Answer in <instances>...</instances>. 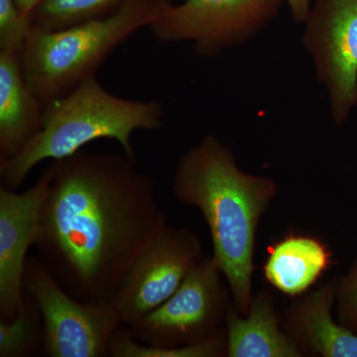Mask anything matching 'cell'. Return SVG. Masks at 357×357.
I'll use <instances>...</instances> for the list:
<instances>
[{
	"label": "cell",
	"instance_id": "obj_5",
	"mask_svg": "<svg viewBox=\"0 0 357 357\" xmlns=\"http://www.w3.org/2000/svg\"><path fill=\"white\" fill-rule=\"evenodd\" d=\"M170 0H128L116 13L62 29L33 27L20 58L29 89L43 105L89 77L135 33L149 28Z\"/></svg>",
	"mask_w": 357,
	"mask_h": 357
},
{
	"label": "cell",
	"instance_id": "obj_18",
	"mask_svg": "<svg viewBox=\"0 0 357 357\" xmlns=\"http://www.w3.org/2000/svg\"><path fill=\"white\" fill-rule=\"evenodd\" d=\"M340 323L357 333V261L335 288Z\"/></svg>",
	"mask_w": 357,
	"mask_h": 357
},
{
	"label": "cell",
	"instance_id": "obj_13",
	"mask_svg": "<svg viewBox=\"0 0 357 357\" xmlns=\"http://www.w3.org/2000/svg\"><path fill=\"white\" fill-rule=\"evenodd\" d=\"M335 288L337 284H328L293 307L292 337L321 356L357 357V333L333 319Z\"/></svg>",
	"mask_w": 357,
	"mask_h": 357
},
{
	"label": "cell",
	"instance_id": "obj_15",
	"mask_svg": "<svg viewBox=\"0 0 357 357\" xmlns=\"http://www.w3.org/2000/svg\"><path fill=\"white\" fill-rule=\"evenodd\" d=\"M128 0H42L30 21L36 29H62L116 13Z\"/></svg>",
	"mask_w": 357,
	"mask_h": 357
},
{
	"label": "cell",
	"instance_id": "obj_4",
	"mask_svg": "<svg viewBox=\"0 0 357 357\" xmlns=\"http://www.w3.org/2000/svg\"><path fill=\"white\" fill-rule=\"evenodd\" d=\"M217 262L203 258L161 306L112 337L110 357H218L227 356L222 328L229 289Z\"/></svg>",
	"mask_w": 357,
	"mask_h": 357
},
{
	"label": "cell",
	"instance_id": "obj_3",
	"mask_svg": "<svg viewBox=\"0 0 357 357\" xmlns=\"http://www.w3.org/2000/svg\"><path fill=\"white\" fill-rule=\"evenodd\" d=\"M163 103L115 96L89 77L76 88L44 105L41 128L15 156L0 160L4 187L17 189L41 162L70 156L93 141H116L123 154L135 160L134 132L158 130Z\"/></svg>",
	"mask_w": 357,
	"mask_h": 357
},
{
	"label": "cell",
	"instance_id": "obj_17",
	"mask_svg": "<svg viewBox=\"0 0 357 357\" xmlns=\"http://www.w3.org/2000/svg\"><path fill=\"white\" fill-rule=\"evenodd\" d=\"M32 28L16 0H0V51L21 54Z\"/></svg>",
	"mask_w": 357,
	"mask_h": 357
},
{
	"label": "cell",
	"instance_id": "obj_8",
	"mask_svg": "<svg viewBox=\"0 0 357 357\" xmlns=\"http://www.w3.org/2000/svg\"><path fill=\"white\" fill-rule=\"evenodd\" d=\"M202 259L199 237L164 220L134 260L112 301L122 326L133 325L161 306Z\"/></svg>",
	"mask_w": 357,
	"mask_h": 357
},
{
	"label": "cell",
	"instance_id": "obj_2",
	"mask_svg": "<svg viewBox=\"0 0 357 357\" xmlns=\"http://www.w3.org/2000/svg\"><path fill=\"white\" fill-rule=\"evenodd\" d=\"M173 192L203 215L211 256L227 282L234 307L245 316L253 300L256 231L276 197V183L244 172L229 148L208 135L178 159Z\"/></svg>",
	"mask_w": 357,
	"mask_h": 357
},
{
	"label": "cell",
	"instance_id": "obj_20",
	"mask_svg": "<svg viewBox=\"0 0 357 357\" xmlns=\"http://www.w3.org/2000/svg\"><path fill=\"white\" fill-rule=\"evenodd\" d=\"M41 1L42 0H16V3L20 7L23 15L30 18L33 11L39 6Z\"/></svg>",
	"mask_w": 357,
	"mask_h": 357
},
{
	"label": "cell",
	"instance_id": "obj_12",
	"mask_svg": "<svg viewBox=\"0 0 357 357\" xmlns=\"http://www.w3.org/2000/svg\"><path fill=\"white\" fill-rule=\"evenodd\" d=\"M225 335L229 357L302 356L295 338L282 332L278 314L267 296L255 298L244 318L230 305Z\"/></svg>",
	"mask_w": 357,
	"mask_h": 357
},
{
	"label": "cell",
	"instance_id": "obj_16",
	"mask_svg": "<svg viewBox=\"0 0 357 357\" xmlns=\"http://www.w3.org/2000/svg\"><path fill=\"white\" fill-rule=\"evenodd\" d=\"M43 321L31 296L25 292L17 314L0 321V357H30L42 354Z\"/></svg>",
	"mask_w": 357,
	"mask_h": 357
},
{
	"label": "cell",
	"instance_id": "obj_6",
	"mask_svg": "<svg viewBox=\"0 0 357 357\" xmlns=\"http://www.w3.org/2000/svg\"><path fill=\"white\" fill-rule=\"evenodd\" d=\"M24 290L43 321V349L49 357H107L122 326L109 303H86L70 295L38 257L28 259Z\"/></svg>",
	"mask_w": 357,
	"mask_h": 357
},
{
	"label": "cell",
	"instance_id": "obj_7",
	"mask_svg": "<svg viewBox=\"0 0 357 357\" xmlns=\"http://www.w3.org/2000/svg\"><path fill=\"white\" fill-rule=\"evenodd\" d=\"M281 0H185L168 4L149 26L152 36L161 43L191 42L203 57L252 39L272 20Z\"/></svg>",
	"mask_w": 357,
	"mask_h": 357
},
{
	"label": "cell",
	"instance_id": "obj_10",
	"mask_svg": "<svg viewBox=\"0 0 357 357\" xmlns=\"http://www.w3.org/2000/svg\"><path fill=\"white\" fill-rule=\"evenodd\" d=\"M51 175L48 167L24 192L0 187V321H11L24 300L28 251L38 236Z\"/></svg>",
	"mask_w": 357,
	"mask_h": 357
},
{
	"label": "cell",
	"instance_id": "obj_19",
	"mask_svg": "<svg viewBox=\"0 0 357 357\" xmlns=\"http://www.w3.org/2000/svg\"><path fill=\"white\" fill-rule=\"evenodd\" d=\"M290 7L294 20L305 22L311 9V0H285Z\"/></svg>",
	"mask_w": 357,
	"mask_h": 357
},
{
	"label": "cell",
	"instance_id": "obj_11",
	"mask_svg": "<svg viewBox=\"0 0 357 357\" xmlns=\"http://www.w3.org/2000/svg\"><path fill=\"white\" fill-rule=\"evenodd\" d=\"M43 107L26 83L20 54L0 51V160L20 153L38 132Z\"/></svg>",
	"mask_w": 357,
	"mask_h": 357
},
{
	"label": "cell",
	"instance_id": "obj_9",
	"mask_svg": "<svg viewBox=\"0 0 357 357\" xmlns=\"http://www.w3.org/2000/svg\"><path fill=\"white\" fill-rule=\"evenodd\" d=\"M303 43L340 126L357 105V0H316Z\"/></svg>",
	"mask_w": 357,
	"mask_h": 357
},
{
	"label": "cell",
	"instance_id": "obj_1",
	"mask_svg": "<svg viewBox=\"0 0 357 357\" xmlns=\"http://www.w3.org/2000/svg\"><path fill=\"white\" fill-rule=\"evenodd\" d=\"M34 248L73 297L109 303L167 220L153 180L126 154L82 149L52 161Z\"/></svg>",
	"mask_w": 357,
	"mask_h": 357
},
{
	"label": "cell",
	"instance_id": "obj_14",
	"mask_svg": "<svg viewBox=\"0 0 357 357\" xmlns=\"http://www.w3.org/2000/svg\"><path fill=\"white\" fill-rule=\"evenodd\" d=\"M332 252L312 236L291 234L272 245L265 262L268 283L285 295H302L330 267Z\"/></svg>",
	"mask_w": 357,
	"mask_h": 357
}]
</instances>
